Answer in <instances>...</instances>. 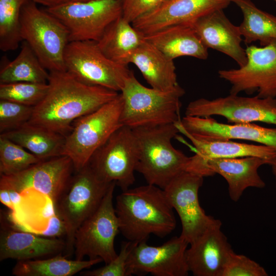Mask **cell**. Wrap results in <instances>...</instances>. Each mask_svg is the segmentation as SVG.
Here are the masks:
<instances>
[{
    "label": "cell",
    "mask_w": 276,
    "mask_h": 276,
    "mask_svg": "<svg viewBox=\"0 0 276 276\" xmlns=\"http://www.w3.org/2000/svg\"><path fill=\"white\" fill-rule=\"evenodd\" d=\"M49 88L28 123L66 136L73 123L116 98L118 92L90 85L66 71L49 72Z\"/></svg>",
    "instance_id": "6da1fadb"
},
{
    "label": "cell",
    "mask_w": 276,
    "mask_h": 276,
    "mask_svg": "<svg viewBox=\"0 0 276 276\" xmlns=\"http://www.w3.org/2000/svg\"><path fill=\"white\" fill-rule=\"evenodd\" d=\"M116 212L120 232L133 242L147 241L152 234L160 238L171 234L176 221L163 189L148 184L128 189L116 197Z\"/></svg>",
    "instance_id": "7a4b0ae2"
},
{
    "label": "cell",
    "mask_w": 276,
    "mask_h": 276,
    "mask_svg": "<svg viewBox=\"0 0 276 276\" xmlns=\"http://www.w3.org/2000/svg\"><path fill=\"white\" fill-rule=\"evenodd\" d=\"M139 157L136 171L148 184L162 189L178 174L186 171L189 157L175 149L172 140L179 133L174 124L132 129Z\"/></svg>",
    "instance_id": "3957f363"
},
{
    "label": "cell",
    "mask_w": 276,
    "mask_h": 276,
    "mask_svg": "<svg viewBox=\"0 0 276 276\" xmlns=\"http://www.w3.org/2000/svg\"><path fill=\"white\" fill-rule=\"evenodd\" d=\"M123 98L122 125L131 129L174 124L181 119V98L185 90L178 85L167 91L142 84L132 71L120 93Z\"/></svg>",
    "instance_id": "277c9868"
},
{
    "label": "cell",
    "mask_w": 276,
    "mask_h": 276,
    "mask_svg": "<svg viewBox=\"0 0 276 276\" xmlns=\"http://www.w3.org/2000/svg\"><path fill=\"white\" fill-rule=\"evenodd\" d=\"M113 182L101 180L88 164L75 172L66 189L54 205L55 213L66 227V257L74 254L78 228L97 210Z\"/></svg>",
    "instance_id": "5b68a950"
},
{
    "label": "cell",
    "mask_w": 276,
    "mask_h": 276,
    "mask_svg": "<svg viewBox=\"0 0 276 276\" xmlns=\"http://www.w3.org/2000/svg\"><path fill=\"white\" fill-rule=\"evenodd\" d=\"M122 106L123 98L119 94L112 100L73 123L71 131L65 136L62 155L71 159L75 172L85 166L94 153L123 126Z\"/></svg>",
    "instance_id": "8992f818"
},
{
    "label": "cell",
    "mask_w": 276,
    "mask_h": 276,
    "mask_svg": "<svg viewBox=\"0 0 276 276\" xmlns=\"http://www.w3.org/2000/svg\"><path fill=\"white\" fill-rule=\"evenodd\" d=\"M20 22L22 40L29 44L43 66L49 72L66 71L64 54L70 40L64 25L31 0L21 9Z\"/></svg>",
    "instance_id": "52a82bcc"
},
{
    "label": "cell",
    "mask_w": 276,
    "mask_h": 276,
    "mask_svg": "<svg viewBox=\"0 0 276 276\" xmlns=\"http://www.w3.org/2000/svg\"><path fill=\"white\" fill-rule=\"evenodd\" d=\"M65 70L82 82L121 91L132 71L106 57L93 40L72 41L64 54Z\"/></svg>",
    "instance_id": "ba28073f"
},
{
    "label": "cell",
    "mask_w": 276,
    "mask_h": 276,
    "mask_svg": "<svg viewBox=\"0 0 276 276\" xmlns=\"http://www.w3.org/2000/svg\"><path fill=\"white\" fill-rule=\"evenodd\" d=\"M138 157L133 130L123 125L94 153L88 164L101 180L114 182L123 191L135 181Z\"/></svg>",
    "instance_id": "9c48e42d"
},
{
    "label": "cell",
    "mask_w": 276,
    "mask_h": 276,
    "mask_svg": "<svg viewBox=\"0 0 276 276\" xmlns=\"http://www.w3.org/2000/svg\"><path fill=\"white\" fill-rule=\"evenodd\" d=\"M116 184L113 182L102 202L89 218L78 228L75 235V259L100 258L105 264L118 255L114 239L120 232L119 223L113 203Z\"/></svg>",
    "instance_id": "30bf717a"
},
{
    "label": "cell",
    "mask_w": 276,
    "mask_h": 276,
    "mask_svg": "<svg viewBox=\"0 0 276 276\" xmlns=\"http://www.w3.org/2000/svg\"><path fill=\"white\" fill-rule=\"evenodd\" d=\"M45 10L64 25L70 41H98L108 27L122 15L121 0L71 1Z\"/></svg>",
    "instance_id": "8fae6325"
},
{
    "label": "cell",
    "mask_w": 276,
    "mask_h": 276,
    "mask_svg": "<svg viewBox=\"0 0 276 276\" xmlns=\"http://www.w3.org/2000/svg\"><path fill=\"white\" fill-rule=\"evenodd\" d=\"M245 51L247 61L244 66L218 72L231 84L229 94L257 93L260 98H276V39L265 46H248Z\"/></svg>",
    "instance_id": "7c38bea8"
},
{
    "label": "cell",
    "mask_w": 276,
    "mask_h": 276,
    "mask_svg": "<svg viewBox=\"0 0 276 276\" xmlns=\"http://www.w3.org/2000/svg\"><path fill=\"white\" fill-rule=\"evenodd\" d=\"M185 114L203 118L220 116L229 124L258 122L276 125V98L231 94L213 100L199 98L189 103Z\"/></svg>",
    "instance_id": "4fadbf2b"
},
{
    "label": "cell",
    "mask_w": 276,
    "mask_h": 276,
    "mask_svg": "<svg viewBox=\"0 0 276 276\" xmlns=\"http://www.w3.org/2000/svg\"><path fill=\"white\" fill-rule=\"evenodd\" d=\"M203 182V176L185 171L163 189L169 203L180 218V236L189 245L217 219L206 215L200 205L198 192Z\"/></svg>",
    "instance_id": "5bb4252c"
},
{
    "label": "cell",
    "mask_w": 276,
    "mask_h": 276,
    "mask_svg": "<svg viewBox=\"0 0 276 276\" xmlns=\"http://www.w3.org/2000/svg\"><path fill=\"white\" fill-rule=\"evenodd\" d=\"M136 243L127 262L128 276L150 273L154 276H186L190 272L186 259L188 242L180 236L161 245Z\"/></svg>",
    "instance_id": "9a60e30c"
},
{
    "label": "cell",
    "mask_w": 276,
    "mask_h": 276,
    "mask_svg": "<svg viewBox=\"0 0 276 276\" xmlns=\"http://www.w3.org/2000/svg\"><path fill=\"white\" fill-rule=\"evenodd\" d=\"M75 172L66 156L42 160L15 174L1 176L0 186L20 194L35 190L47 196L54 205L66 189Z\"/></svg>",
    "instance_id": "2e32d148"
},
{
    "label": "cell",
    "mask_w": 276,
    "mask_h": 276,
    "mask_svg": "<svg viewBox=\"0 0 276 276\" xmlns=\"http://www.w3.org/2000/svg\"><path fill=\"white\" fill-rule=\"evenodd\" d=\"M232 0H167L132 22L144 35L177 24H190L199 17L224 9Z\"/></svg>",
    "instance_id": "e0dca14e"
},
{
    "label": "cell",
    "mask_w": 276,
    "mask_h": 276,
    "mask_svg": "<svg viewBox=\"0 0 276 276\" xmlns=\"http://www.w3.org/2000/svg\"><path fill=\"white\" fill-rule=\"evenodd\" d=\"M264 165H268V162L256 156L212 158L200 165L195 173L203 177L215 174L222 176L227 183L230 198L237 202L246 189L265 187L258 173Z\"/></svg>",
    "instance_id": "ac0fdd59"
},
{
    "label": "cell",
    "mask_w": 276,
    "mask_h": 276,
    "mask_svg": "<svg viewBox=\"0 0 276 276\" xmlns=\"http://www.w3.org/2000/svg\"><path fill=\"white\" fill-rule=\"evenodd\" d=\"M221 222L216 221L186 251L190 272L195 276H222L226 263L234 251L221 231Z\"/></svg>",
    "instance_id": "d6986e66"
},
{
    "label": "cell",
    "mask_w": 276,
    "mask_h": 276,
    "mask_svg": "<svg viewBox=\"0 0 276 276\" xmlns=\"http://www.w3.org/2000/svg\"><path fill=\"white\" fill-rule=\"evenodd\" d=\"M175 124L179 131L192 135L211 139L246 140L276 149V127H264L252 123L224 124L212 117L188 116Z\"/></svg>",
    "instance_id": "ffe728a7"
},
{
    "label": "cell",
    "mask_w": 276,
    "mask_h": 276,
    "mask_svg": "<svg viewBox=\"0 0 276 276\" xmlns=\"http://www.w3.org/2000/svg\"><path fill=\"white\" fill-rule=\"evenodd\" d=\"M223 10L209 13L190 24L208 49L226 55L242 67L247 61L245 49L241 45L242 36L239 26L231 22Z\"/></svg>",
    "instance_id": "44dd1931"
},
{
    "label": "cell",
    "mask_w": 276,
    "mask_h": 276,
    "mask_svg": "<svg viewBox=\"0 0 276 276\" xmlns=\"http://www.w3.org/2000/svg\"><path fill=\"white\" fill-rule=\"evenodd\" d=\"M65 241L37 236L14 229L1 219L0 261H25L47 258L64 251Z\"/></svg>",
    "instance_id": "7402d4cb"
},
{
    "label": "cell",
    "mask_w": 276,
    "mask_h": 276,
    "mask_svg": "<svg viewBox=\"0 0 276 276\" xmlns=\"http://www.w3.org/2000/svg\"><path fill=\"white\" fill-rule=\"evenodd\" d=\"M179 132L185 135L194 146L195 154L190 157L186 170L192 173L209 159L256 156L267 160L269 164L276 156V149L263 145L238 143L229 139L207 138L183 131Z\"/></svg>",
    "instance_id": "603a6c76"
},
{
    "label": "cell",
    "mask_w": 276,
    "mask_h": 276,
    "mask_svg": "<svg viewBox=\"0 0 276 276\" xmlns=\"http://www.w3.org/2000/svg\"><path fill=\"white\" fill-rule=\"evenodd\" d=\"M146 41L168 58L190 56L205 60L209 53L190 24L170 26L145 35Z\"/></svg>",
    "instance_id": "cb8c5ba5"
},
{
    "label": "cell",
    "mask_w": 276,
    "mask_h": 276,
    "mask_svg": "<svg viewBox=\"0 0 276 276\" xmlns=\"http://www.w3.org/2000/svg\"><path fill=\"white\" fill-rule=\"evenodd\" d=\"M129 63L137 67L151 87L167 91L179 85L173 60L145 39L130 56L127 61Z\"/></svg>",
    "instance_id": "d4e9b609"
},
{
    "label": "cell",
    "mask_w": 276,
    "mask_h": 276,
    "mask_svg": "<svg viewBox=\"0 0 276 276\" xmlns=\"http://www.w3.org/2000/svg\"><path fill=\"white\" fill-rule=\"evenodd\" d=\"M144 41L145 35L122 15L108 27L97 42L106 57L128 65V59Z\"/></svg>",
    "instance_id": "484cf974"
},
{
    "label": "cell",
    "mask_w": 276,
    "mask_h": 276,
    "mask_svg": "<svg viewBox=\"0 0 276 276\" xmlns=\"http://www.w3.org/2000/svg\"><path fill=\"white\" fill-rule=\"evenodd\" d=\"M21 146L41 160L62 155L65 136L28 122L0 134Z\"/></svg>",
    "instance_id": "4316f807"
},
{
    "label": "cell",
    "mask_w": 276,
    "mask_h": 276,
    "mask_svg": "<svg viewBox=\"0 0 276 276\" xmlns=\"http://www.w3.org/2000/svg\"><path fill=\"white\" fill-rule=\"evenodd\" d=\"M61 254L36 260L18 261L12 273L15 276H72L103 262L100 258L69 260Z\"/></svg>",
    "instance_id": "83f0119b"
},
{
    "label": "cell",
    "mask_w": 276,
    "mask_h": 276,
    "mask_svg": "<svg viewBox=\"0 0 276 276\" xmlns=\"http://www.w3.org/2000/svg\"><path fill=\"white\" fill-rule=\"evenodd\" d=\"M25 41L20 52L12 61L5 59L1 64L0 83L26 82L47 83L50 73Z\"/></svg>",
    "instance_id": "f1b7e54d"
},
{
    "label": "cell",
    "mask_w": 276,
    "mask_h": 276,
    "mask_svg": "<svg viewBox=\"0 0 276 276\" xmlns=\"http://www.w3.org/2000/svg\"><path fill=\"white\" fill-rule=\"evenodd\" d=\"M241 10L243 19L239 26L246 44L259 41L261 46L276 39V16L258 8L250 0H232Z\"/></svg>",
    "instance_id": "f546056e"
},
{
    "label": "cell",
    "mask_w": 276,
    "mask_h": 276,
    "mask_svg": "<svg viewBox=\"0 0 276 276\" xmlns=\"http://www.w3.org/2000/svg\"><path fill=\"white\" fill-rule=\"evenodd\" d=\"M29 0H0V49L13 51L22 41L20 15Z\"/></svg>",
    "instance_id": "4dcf8cb0"
},
{
    "label": "cell",
    "mask_w": 276,
    "mask_h": 276,
    "mask_svg": "<svg viewBox=\"0 0 276 276\" xmlns=\"http://www.w3.org/2000/svg\"><path fill=\"white\" fill-rule=\"evenodd\" d=\"M42 160L12 141L0 136V175L19 173Z\"/></svg>",
    "instance_id": "1f68e13d"
},
{
    "label": "cell",
    "mask_w": 276,
    "mask_h": 276,
    "mask_svg": "<svg viewBox=\"0 0 276 276\" xmlns=\"http://www.w3.org/2000/svg\"><path fill=\"white\" fill-rule=\"evenodd\" d=\"M48 88V83H0V100L34 107L44 98Z\"/></svg>",
    "instance_id": "d6a6232c"
},
{
    "label": "cell",
    "mask_w": 276,
    "mask_h": 276,
    "mask_svg": "<svg viewBox=\"0 0 276 276\" xmlns=\"http://www.w3.org/2000/svg\"><path fill=\"white\" fill-rule=\"evenodd\" d=\"M34 107L0 100L1 134L17 129L29 121Z\"/></svg>",
    "instance_id": "836d02e7"
},
{
    "label": "cell",
    "mask_w": 276,
    "mask_h": 276,
    "mask_svg": "<svg viewBox=\"0 0 276 276\" xmlns=\"http://www.w3.org/2000/svg\"><path fill=\"white\" fill-rule=\"evenodd\" d=\"M266 270L259 264L246 256L231 254L224 266L222 276H267Z\"/></svg>",
    "instance_id": "e575fe53"
},
{
    "label": "cell",
    "mask_w": 276,
    "mask_h": 276,
    "mask_svg": "<svg viewBox=\"0 0 276 276\" xmlns=\"http://www.w3.org/2000/svg\"><path fill=\"white\" fill-rule=\"evenodd\" d=\"M130 241L122 244L117 256L105 265L92 270H83L79 273L83 276H128L127 262L129 255L135 244Z\"/></svg>",
    "instance_id": "d590c367"
},
{
    "label": "cell",
    "mask_w": 276,
    "mask_h": 276,
    "mask_svg": "<svg viewBox=\"0 0 276 276\" xmlns=\"http://www.w3.org/2000/svg\"><path fill=\"white\" fill-rule=\"evenodd\" d=\"M122 16L132 23L152 11L167 0H121Z\"/></svg>",
    "instance_id": "8d00e7d4"
},
{
    "label": "cell",
    "mask_w": 276,
    "mask_h": 276,
    "mask_svg": "<svg viewBox=\"0 0 276 276\" xmlns=\"http://www.w3.org/2000/svg\"><path fill=\"white\" fill-rule=\"evenodd\" d=\"M66 231L65 224L62 219L54 213L49 220L48 227L42 235L47 238H58L65 236Z\"/></svg>",
    "instance_id": "74e56055"
},
{
    "label": "cell",
    "mask_w": 276,
    "mask_h": 276,
    "mask_svg": "<svg viewBox=\"0 0 276 276\" xmlns=\"http://www.w3.org/2000/svg\"><path fill=\"white\" fill-rule=\"evenodd\" d=\"M35 3L41 4L47 7V8H51L59 5H62L67 2L72 1V0H31Z\"/></svg>",
    "instance_id": "f35d334b"
},
{
    "label": "cell",
    "mask_w": 276,
    "mask_h": 276,
    "mask_svg": "<svg viewBox=\"0 0 276 276\" xmlns=\"http://www.w3.org/2000/svg\"><path fill=\"white\" fill-rule=\"evenodd\" d=\"M268 165L271 167V171L274 178L276 189V156L270 160Z\"/></svg>",
    "instance_id": "ab89813d"
},
{
    "label": "cell",
    "mask_w": 276,
    "mask_h": 276,
    "mask_svg": "<svg viewBox=\"0 0 276 276\" xmlns=\"http://www.w3.org/2000/svg\"><path fill=\"white\" fill-rule=\"evenodd\" d=\"M97 0H72V1L77 2H87L90 1H94Z\"/></svg>",
    "instance_id": "60d3db41"
},
{
    "label": "cell",
    "mask_w": 276,
    "mask_h": 276,
    "mask_svg": "<svg viewBox=\"0 0 276 276\" xmlns=\"http://www.w3.org/2000/svg\"><path fill=\"white\" fill-rule=\"evenodd\" d=\"M273 1H274L276 2V0H273Z\"/></svg>",
    "instance_id": "b9f144b4"
}]
</instances>
